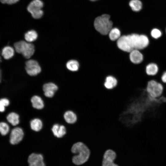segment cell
Segmentation results:
<instances>
[{
    "label": "cell",
    "instance_id": "obj_9",
    "mask_svg": "<svg viewBox=\"0 0 166 166\" xmlns=\"http://www.w3.org/2000/svg\"><path fill=\"white\" fill-rule=\"evenodd\" d=\"M24 132L21 128L17 127L14 128L10 133V143L13 145L18 144L22 140Z\"/></svg>",
    "mask_w": 166,
    "mask_h": 166
},
{
    "label": "cell",
    "instance_id": "obj_20",
    "mask_svg": "<svg viewBox=\"0 0 166 166\" xmlns=\"http://www.w3.org/2000/svg\"><path fill=\"white\" fill-rule=\"evenodd\" d=\"M30 126L32 130L38 132L42 128V123L40 119L35 118L31 121L30 122Z\"/></svg>",
    "mask_w": 166,
    "mask_h": 166
},
{
    "label": "cell",
    "instance_id": "obj_27",
    "mask_svg": "<svg viewBox=\"0 0 166 166\" xmlns=\"http://www.w3.org/2000/svg\"><path fill=\"white\" fill-rule=\"evenodd\" d=\"M19 0H0V1L3 3L12 4L17 2Z\"/></svg>",
    "mask_w": 166,
    "mask_h": 166
},
{
    "label": "cell",
    "instance_id": "obj_1",
    "mask_svg": "<svg viewBox=\"0 0 166 166\" xmlns=\"http://www.w3.org/2000/svg\"><path fill=\"white\" fill-rule=\"evenodd\" d=\"M149 43V39L147 35L136 34L121 36L117 41L118 48L128 53L134 49L142 50L147 47Z\"/></svg>",
    "mask_w": 166,
    "mask_h": 166
},
{
    "label": "cell",
    "instance_id": "obj_21",
    "mask_svg": "<svg viewBox=\"0 0 166 166\" xmlns=\"http://www.w3.org/2000/svg\"><path fill=\"white\" fill-rule=\"evenodd\" d=\"M19 116L16 113L12 112L10 113L7 117L8 121L13 126H16L19 122Z\"/></svg>",
    "mask_w": 166,
    "mask_h": 166
},
{
    "label": "cell",
    "instance_id": "obj_15",
    "mask_svg": "<svg viewBox=\"0 0 166 166\" xmlns=\"http://www.w3.org/2000/svg\"><path fill=\"white\" fill-rule=\"evenodd\" d=\"M64 117L65 121L69 124H75L77 121V115L75 112L71 110L65 112Z\"/></svg>",
    "mask_w": 166,
    "mask_h": 166
},
{
    "label": "cell",
    "instance_id": "obj_3",
    "mask_svg": "<svg viewBox=\"0 0 166 166\" xmlns=\"http://www.w3.org/2000/svg\"><path fill=\"white\" fill-rule=\"evenodd\" d=\"M110 16L104 14L95 19L94 25L96 30L103 35L108 34L112 28L113 22L110 20Z\"/></svg>",
    "mask_w": 166,
    "mask_h": 166
},
{
    "label": "cell",
    "instance_id": "obj_23",
    "mask_svg": "<svg viewBox=\"0 0 166 166\" xmlns=\"http://www.w3.org/2000/svg\"><path fill=\"white\" fill-rule=\"evenodd\" d=\"M38 34L34 30H30L25 34V39L26 42H31L35 41L38 38Z\"/></svg>",
    "mask_w": 166,
    "mask_h": 166
},
{
    "label": "cell",
    "instance_id": "obj_16",
    "mask_svg": "<svg viewBox=\"0 0 166 166\" xmlns=\"http://www.w3.org/2000/svg\"><path fill=\"white\" fill-rule=\"evenodd\" d=\"M117 84L116 78L113 76L109 75L106 77L104 85L106 89H110L114 88Z\"/></svg>",
    "mask_w": 166,
    "mask_h": 166
},
{
    "label": "cell",
    "instance_id": "obj_14",
    "mask_svg": "<svg viewBox=\"0 0 166 166\" xmlns=\"http://www.w3.org/2000/svg\"><path fill=\"white\" fill-rule=\"evenodd\" d=\"M52 131L54 136L57 138L62 137L66 133L65 127L63 125L55 124L53 125Z\"/></svg>",
    "mask_w": 166,
    "mask_h": 166
},
{
    "label": "cell",
    "instance_id": "obj_17",
    "mask_svg": "<svg viewBox=\"0 0 166 166\" xmlns=\"http://www.w3.org/2000/svg\"><path fill=\"white\" fill-rule=\"evenodd\" d=\"M80 66L79 62L77 60L73 59L69 60L66 64L67 69L73 72L78 71Z\"/></svg>",
    "mask_w": 166,
    "mask_h": 166
},
{
    "label": "cell",
    "instance_id": "obj_12",
    "mask_svg": "<svg viewBox=\"0 0 166 166\" xmlns=\"http://www.w3.org/2000/svg\"><path fill=\"white\" fill-rule=\"evenodd\" d=\"M58 89L57 85L53 82L46 83L43 86V90L45 96L49 98L53 97Z\"/></svg>",
    "mask_w": 166,
    "mask_h": 166
},
{
    "label": "cell",
    "instance_id": "obj_5",
    "mask_svg": "<svg viewBox=\"0 0 166 166\" xmlns=\"http://www.w3.org/2000/svg\"><path fill=\"white\" fill-rule=\"evenodd\" d=\"M164 91V86L162 83L155 80L148 81L146 87V91L150 97L157 98L160 97Z\"/></svg>",
    "mask_w": 166,
    "mask_h": 166
},
{
    "label": "cell",
    "instance_id": "obj_6",
    "mask_svg": "<svg viewBox=\"0 0 166 166\" xmlns=\"http://www.w3.org/2000/svg\"><path fill=\"white\" fill-rule=\"evenodd\" d=\"M43 6V3L41 0H34L29 4L27 9L34 18L39 19L43 15L42 10Z\"/></svg>",
    "mask_w": 166,
    "mask_h": 166
},
{
    "label": "cell",
    "instance_id": "obj_13",
    "mask_svg": "<svg viewBox=\"0 0 166 166\" xmlns=\"http://www.w3.org/2000/svg\"><path fill=\"white\" fill-rule=\"evenodd\" d=\"M159 68L157 64L151 62L147 65L145 67V72L146 74L149 76H154L158 72Z\"/></svg>",
    "mask_w": 166,
    "mask_h": 166
},
{
    "label": "cell",
    "instance_id": "obj_8",
    "mask_svg": "<svg viewBox=\"0 0 166 166\" xmlns=\"http://www.w3.org/2000/svg\"><path fill=\"white\" fill-rule=\"evenodd\" d=\"M117 154L113 150L108 149L105 152L102 162V166H118L114 163Z\"/></svg>",
    "mask_w": 166,
    "mask_h": 166
},
{
    "label": "cell",
    "instance_id": "obj_32",
    "mask_svg": "<svg viewBox=\"0 0 166 166\" xmlns=\"http://www.w3.org/2000/svg\"></svg>",
    "mask_w": 166,
    "mask_h": 166
},
{
    "label": "cell",
    "instance_id": "obj_4",
    "mask_svg": "<svg viewBox=\"0 0 166 166\" xmlns=\"http://www.w3.org/2000/svg\"><path fill=\"white\" fill-rule=\"evenodd\" d=\"M14 46L16 51L27 59H30L35 52L34 46L30 42L21 41L15 43Z\"/></svg>",
    "mask_w": 166,
    "mask_h": 166
},
{
    "label": "cell",
    "instance_id": "obj_19",
    "mask_svg": "<svg viewBox=\"0 0 166 166\" xmlns=\"http://www.w3.org/2000/svg\"><path fill=\"white\" fill-rule=\"evenodd\" d=\"M14 53V49L12 47L7 46L3 49L2 54L5 59H8L13 56Z\"/></svg>",
    "mask_w": 166,
    "mask_h": 166
},
{
    "label": "cell",
    "instance_id": "obj_7",
    "mask_svg": "<svg viewBox=\"0 0 166 166\" xmlns=\"http://www.w3.org/2000/svg\"><path fill=\"white\" fill-rule=\"evenodd\" d=\"M25 69L27 73L30 76L38 75L41 71V67L38 62L35 60L29 59L25 63Z\"/></svg>",
    "mask_w": 166,
    "mask_h": 166
},
{
    "label": "cell",
    "instance_id": "obj_18",
    "mask_svg": "<svg viewBox=\"0 0 166 166\" xmlns=\"http://www.w3.org/2000/svg\"><path fill=\"white\" fill-rule=\"evenodd\" d=\"M33 107L36 109H41L44 107V102L42 98L37 95H34L31 99Z\"/></svg>",
    "mask_w": 166,
    "mask_h": 166
},
{
    "label": "cell",
    "instance_id": "obj_2",
    "mask_svg": "<svg viewBox=\"0 0 166 166\" xmlns=\"http://www.w3.org/2000/svg\"><path fill=\"white\" fill-rule=\"evenodd\" d=\"M71 151L74 154L72 158L73 163L77 166L85 163L88 160L90 154L89 148L84 143L81 141L73 144Z\"/></svg>",
    "mask_w": 166,
    "mask_h": 166
},
{
    "label": "cell",
    "instance_id": "obj_25",
    "mask_svg": "<svg viewBox=\"0 0 166 166\" xmlns=\"http://www.w3.org/2000/svg\"><path fill=\"white\" fill-rule=\"evenodd\" d=\"M8 124L4 122H0V132L3 136L6 135L9 131Z\"/></svg>",
    "mask_w": 166,
    "mask_h": 166
},
{
    "label": "cell",
    "instance_id": "obj_11",
    "mask_svg": "<svg viewBox=\"0 0 166 166\" xmlns=\"http://www.w3.org/2000/svg\"><path fill=\"white\" fill-rule=\"evenodd\" d=\"M129 59L133 64H138L143 61L144 57L140 50L134 49L129 53Z\"/></svg>",
    "mask_w": 166,
    "mask_h": 166
},
{
    "label": "cell",
    "instance_id": "obj_30",
    "mask_svg": "<svg viewBox=\"0 0 166 166\" xmlns=\"http://www.w3.org/2000/svg\"><path fill=\"white\" fill-rule=\"evenodd\" d=\"M5 106L0 102V112H3L5 110Z\"/></svg>",
    "mask_w": 166,
    "mask_h": 166
},
{
    "label": "cell",
    "instance_id": "obj_24",
    "mask_svg": "<svg viewBox=\"0 0 166 166\" xmlns=\"http://www.w3.org/2000/svg\"><path fill=\"white\" fill-rule=\"evenodd\" d=\"M129 5L133 11L136 12L140 11L142 7V3L139 0H132Z\"/></svg>",
    "mask_w": 166,
    "mask_h": 166
},
{
    "label": "cell",
    "instance_id": "obj_10",
    "mask_svg": "<svg viewBox=\"0 0 166 166\" xmlns=\"http://www.w3.org/2000/svg\"><path fill=\"white\" fill-rule=\"evenodd\" d=\"M28 161L30 166H44L43 158L42 155L33 153L28 157Z\"/></svg>",
    "mask_w": 166,
    "mask_h": 166
},
{
    "label": "cell",
    "instance_id": "obj_26",
    "mask_svg": "<svg viewBox=\"0 0 166 166\" xmlns=\"http://www.w3.org/2000/svg\"><path fill=\"white\" fill-rule=\"evenodd\" d=\"M161 32L157 29H154L151 31V35L152 38L155 39H157L162 36Z\"/></svg>",
    "mask_w": 166,
    "mask_h": 166
},
{
    "label": "cell",
    "instance_id": "obj_28",
    "mask_svg": "<svg viewBox=\"0 0 166 166\" xmlns=\"http://www.w3.org/2000/svg\"><path fill=\"white\" fill-rule=\"evenodd\" d=\"M0 102L5 106H8L9 104V100L6 98H2L0 100Z\"/></svg>",
    "mask_w": 166,
    "mask_h": 166
},
{
    "label": "cell",
    "instance_id": "obj_22",
    "mask_svg": "<svg viewBox=\"0 0 166 166\" xmlns=\"http://www.w3.org/2000/svg\"><path fill=\"white\" fill-rule=\"evenodd\" d=\"M108 34L110 40L112 41H117L121 36V32L117 28H112Z\"/></svg>",
    "mask_w": 166,
    "mask_h": 166
},
{
    "label": "cell",
    "instance_id": "obj_29",
    "mask_svg": "<svg viewBox=\"0 0 166 166\" xmlns=\"http://www.w3.org/2000/svg\"><path fill=\"white\" fill-rule=\"evenodd\" d=\"M161 83L166 84V70L162 73L161 77Z\"/></svg>",
    "mask_w": 166,
    "mask_h": 166
},
{
    "label": "cell",
    "instance_id": "obj_31",
    "mask_svg": "<svg viewBox=\"0 0 166 166\" xmlns=\"http://www.w3.org/2000/svg\"><path fill=\"white\" fill-rule=\"evenodd\" d=\"M89 0L92 1H97V0Z\"/></svg>",
    "mask_w": 166,
    "mask_h": 166
}]
</instances>
